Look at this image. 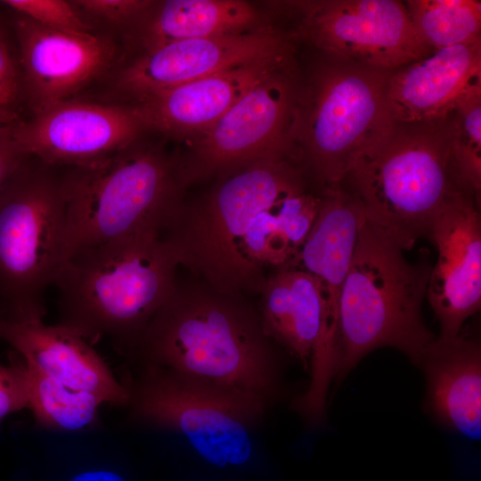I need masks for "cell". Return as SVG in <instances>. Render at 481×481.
I'll list each match as a JSON object with an SVG mask.
<instances>
[{
	"label": "cell",
	"instance_id": "6da1fadb",
	"mask_svg": "<svg viewBox=\"0 0 481 481\" xmlns=\"http://www.w3.org/2000/svg\"><path fill=\"white\" fill-rule=\"evenodd\" d=\"M240 294L179 284L134 354L144 363L257 397L276 391L277 363L261 320Z\"/></svg>",
	"mask_w": 481,
	"mask_h": 481
},
{
	"label": "cell",
	"instance_id": "7a4b0ae2",
	"mask_svg": "<svg viewBox=\"0 0 481 481\" xmlns=\"http://www.w3.org/2000/svg\"><path fill=\"white\" fill-rule=\"evenodd\" d=\"M178 251L165 232L148 229L72 252L54 283L59 323L92 346L109 338L134 354L148 323L174 292Z\"/></svg>",
	"mask_w": 481,
	"mask_h": 481
},
{
	"label": "cell",
	"instance_id": "3957f363",
	"mask_svg": "<svg viewBox=\"0 0 481 481\" xmlns=\"http://www.w3.org/2000/svg\"><path fill=\"white\" fill-rule=\"evenodd\" d=\"M431 268L427 254L409 262L363 219L339 298L337 378L382 346L403 352L420 366L436 339L422 315Z\"/></svg>",
	"mask_w": 481,
	"mask_h": 481
},
{
	"label": "cell",
	"instance_id": "277c9868",
	"mask_svg": "<svg viewBox=\"0 0 481 481\" xmlns=\"http://www.w3.org/2000/svg\"><path fill=\"white\" fill-rule=\"evenodd\" d=\"M389 73L322 53L301 76L289 156L321 189L344 181L393 125L386 103Z\"/></svg>",
	"mask_w": 481,
	"mask_h": 481
},
{
	"label": "cell",
	"instance_id": "5b68a950",
	"mask_svg": "<svg viewBox=\"0 0 481 481\" xmlns=\"http://www.w3.org/2000/svg\"><path fill=\"white\" fill-rule=\"evenodd\" d=\"M185 188L180 157L139 140L98 164L68 168V257L141 231L166 232L184 205Z\"/></svg>",
	"mask_w": 481,
	"mask_h": 481
},
{
	"label": "cell",
	"instance_id": "8992f818",
	"mask_svg": "<svg viewBox=\"0 0 481 481\" xmlns=\"http://www.w3.org/2000/svg\"><path fill=\"white\" fill-rule=\"evenodd\" d=\"M364 219L403 251L427 237L444 200L460 189L450 167L447 117L395 122L363 153L345 179Z\"/></svg>",
	"mask_w": 481,
	"mask_h": 481
},
{
	"label": "cell",
	"instance_id": "52a82bcc",
	"mask_svg": "<svg viewBox=\"0 0 481 481\" xmlns=\"http://www.w3.org/2000/svg\"><path fill=\"white\" fill-rule=\"evenodd\" d=\"M215 187L198 203L184 205L166 234L180 265L213 289L239 294V254L264 212L308 185L303 168L287 157H265L220 173ZM241 295V294H240Z\"/></svg>",
	"mask_w": 481,
	"mask_h": 481
},
{
	"label": "cell",
	"instance_id": "ba28073f",
	"mask_svg": "<svg viewBox=\"0 0 481 481\" xmlns=\"http://www.w3.org/2000/svg\"><path fill=\"white\" fill-rule=\"evenodd\" d=\"M63 173L27 157L0 192V306L43 319L67 260Z\"/></svg>",
	"mask_w": 481,
	"mask_h": 481
},
{
	"label": "cell",
	"instance_id": "9c48e42d",
	"mask_svg": "<svg viewBox=\"0 0 481 481\" xmlns=\"http://www.w3.org/2000/svg\"><path fill=\"white\" fill-rule=\"evenodd\" d=\"M125 386L135 420L182 434L217 467L249 461V429L261 419L266 402L149 363Z\"/></svg>",
	"mask_w": 481,
	"mask_h": 481
},
{
	"label": "cell",
	"instance_id": "30bf717a",
	"mask_svg": "<svg viewBox=\"0 0 481 481\" xmlns=\"http://www.w3.org/2000/svg\"><path fill=\"white\" fill-rule=\"evenodd\" d=\"M300 79L292 59L256 81L180 158L184 186L261 158L290 159L289 139Z\"/></svg>",
	"mask_w": 481,
	"mask_h": 481
},
{
	"label": "cell",
	"instance_id": "8fae6325",
	"mask_svg": "<svg viewBox=\"0 0 481 481\" xmlns=\"http://www.w3.org/2000/svg\"><path fill=\"white\" fill-rule=\"evenodd\" d=\"M297 18L291 32L320 53L387 71L432 51L418 37L404 2L312 0L284 2Z\"/></svg>",
	"mask_w": 481,
	"mask_h": 481
},
{
	"label": "cell",
	"instance_id": "7c38bea8",
	"mask_svg": "<svg viewBox=\"0 0 481 481\" xmlns=\"http://www.w3.org/2000/svg\"><path fill=\"white\" fill-rule=\"evenodd\" d=\"M149 130L139 108L75 99L52 106L24 122L13 135L27 157L53 167L98 164L137 142Z\"/></svg>",
	"mask_w": 481,
	"mask_h": 481
},
{
	"label": "cell",
	"instance_id": "4fadbf2b",
	"mask_svg": "<svg viewBox=\"0 0 481 481\" xmlns=\"http://www.w3.org/2000/svg\"><path fill=\"white\" fill-rule=\"evenodd\" d=\"M294 37L271 26L232 35L186 39L142 52L115 78L116 89L138 101L230 69L293 55Z\"/></svg>",
	"mask_w": 481,
	"mask_h": 481
},
{
	"label": "cell",
	"instance_id": "5bb4252c",
	"mask_svg": "<svg viewBox=\"0 0 481 481\" xmlns=\"http://www.w3.org/2000/svg\"><path fill=\"white\" fill-rule=\"evenodd\" d=\"M437 250L427 299L442 340L456 338L481 306L480 202L455 190L435 215L428 235Z\"/></svg>",
	"mask_w": 481,
	"mask_h": 481
},
{
	"label": "cell",
	"instance_id": "9a60e30c",
	"mask_svg": "<svg viewBox=\"0 0 481 481\" xmlns=\"http://www.w3.org/2000/svg\"><path fill=\"white\" fill-rule=\"evenodd\" d=\"M15 31L33 114L75 99L116 57L109 37L59 31L22 16Z\"/></svg>",
	"mask_w": 481,
	"mask_h": 481
},
{
	"label": "cell",
	"instance_id": "2e32d148",
	"mask_svg": "<svg viewBox=\"0 0 481 481\" xmlns=\"http://www.w3.org/2000/svg\"><path fill=\"white\" fill-rule=\"evenodd\" d=\"M0 341L23 360L71 388L92 393L104 403L128 405L129 393L92 345L60 323L47 325L0 306Z\"/></svg>",
	"mask_w": 481,
	"mask_h": 481
},
{
	"label": "cell",
	"instance_id": "e0dca14e",
	"mask_svg": "<svg viewBox=\"0 0 481 481\" xmlns=\"http://www.w3.org/2000/svg\"><path fill=\"white\" fill-rule=\"evenodd\" d=\"M478 81L481 41L443 48L390 71L387 108L395 122L444 119Z\"/></svg>",
	"mask_w": 481,
	"mask_h": 481
},
{
	"label": "cell",
	"instance_id": "ac0fdd59",
	"mask_svg": "<svg viewBox=\"0 0 481 481\" xmlns=\"http://www.w3.org/2000/svg\"><path fill=\"white\" fill-rule=\"evenodd\" d=\"M293 59L244 65L136 101L149 129L167 135L200 136L262 76Z\"/></svg>",
	"mask_w": 481,
	"mask_h": 481
},
{
	"label": "cell",
	"instance_id": "d6986e66",
	"mask_svg": "<svg viewBox=\"0 0 481 481\" xmlns=\"http://www.w3.org/2000/svg\"><path fill=\"white\" fill-rule=\"evenodd\" d=\"M427 379V404L447 427L474 440L481 435V346L462 331L436 339L419 366Z\"/></svg>",
	"mask_w": 481,
	"mask_h": 481
},
{
	"label": "cell",
	"instance_id": "ffe728a7",
	"mask_svg": "<svg viewBox=\"0 0 481 481\" xmlns=\"http://www.w3.org/2000/svg\"><path fill=\"white\" fill-rule=\"evenodd\" d=\"M260 18L240 0H168L153 3L128 34L143 52L186 39L239 34L257 29Z\"/></svg>",
	"mask_w": 481,
	"mask_h": 481
},
{
	"label": "cell",
	"instance_id": "44dd1931",
	"mask_svg": "<svg viewBox=\"0 0 481 481\" xmlns=\"http://www.w3.org/2000/svg\"><path fill=\"white\" fill-rule=\"evenodd\" d=\"M25 363L29 380V409L37 427L78 431L98 422L99 408L104 404L101 398L71 388L36 366Z\"/></svg>",
	"mask_w": 481,
	"mask_h": 481
},
{
	"label": "cell",
	"instance_id": "7402d4cb",
	"mask_svg": "<svg viewBox=\"0 0 481 481\" xmlns=\"http://www.w3.org/2000/svg\"><path fill=\"white\" fill-rule=\"evenodd\" d=\"M412 24L432 52L481 41V2L477 0H408Z\"/></svg>",
	"mask_w": 481,
	"mask_h": 481
},
{
	"label": "cell",
	"instance_id": "603a6c76",
	"mask_svg": "<svg viewBox=\"0 0 481 481\" xmlns=\"http://www.w3.org/2000/svg\"><path fill=\"white\" fill-rule=\"evenodd\" d=\"M450 167L456 185L480 202L481 81L475 83L447 116Z\"/></svg>",
	"mask_w": 481,
	"mask_h": 481
},
{
	"label": "cell",
	"instance_id": "cb8c5ba5",
	"mask_svg": "<svg viewBox=\"0 0 481 481\" xmlns=\"http://www.w3.org/2000/svg\"><path fill=\"white\" fill-rule=\"evenodd\" d=\"M3 3L44 27L73 34H90L92 27L72 4L63 0H4Z\"/></svg>",
	"mask_w": 481,
	"mask_h": 481
},
{
	"label": "cell",
	"instance_id": "d4e9b609",
	"mask_svg": "<svg viewBox=\"0 0 481 481\" xmlns=\"http://www.w3.org/2000/svg\"><path fill=\"white\" fill-rule=\"evenodd\" d=\"M72 4L85 17L93 18L129 34L152 6L145 0H77Z\"/></svg>",
	"mask_w": 481,
	"mask_h": 481
},
{
	"label": "cell",
	"instance_id": "484cf974",
	"mask_svg": "<svg viewBox=\"0 0 481 481\" xmlns=\"http://www.w3.org/2000/svg\"><path fill=\"white\" fill-rule=\"evenodd\" d=\"M11 361L7 366L0 365V421L29 408V380L26 363L17 353Z\"/></svg>",
	"mask_w": 481,
	"mask_h": 481
},
{
	"label": "cell",
	"instance_id": "4316f807",
	"mask_svg": "<svg viewBox=\"0 0 481 481\" xmlns=\"http://www.w3.org/2000/svg\"><path fill=\"white\" fill-rule=\"evenodd\" d=\"M19 75L7 46L0 38V125L17 122Z\"/></svg>",
	"mask_w": 481,
	"mask_h": 481
},
{
	"label": "cell",
	"instance_id": "83f0119b",
	"mask_svg": "<svg viewBox=\"0 0 481 481\" xmlns=\"http://www.w3.org/2000/svg\"><path fill=\"white\" fill-rule=\"evenodd\" d=\"M15 123L0 125V192L27 158L14 138Z\"/></svg>",
	"mask_w": 481,
	"mask_h": 481
},
{
	"label": "cell",
	"instance_id": "f1b7e54d",
	"mask_svg": "<svg viewBox=\"0 0 481 481\" xmlns=\"http://www.w3.org/2000/svg\"><path fill=\"white\" fill-rule=\"evenodd\" d=\"M69 481H126L119 473L108 469H93L74 475Z\"/></svg>",
	"mask_w": 481,
	"mask_h": 481
},
{
	"label": "cell",
	"instance_id": "f546056e",
	"mask_svg": "<svg viewBox=\"0 0 481 481\" xmlns=\"http://www.w3.org/2000/svg\"><path fill=\"white\" fill-rule=\"evenodd\" d=\"M0 38H1V37H0Z\"/></svg>",
	"mask_w": 481,
	"mask_h": 481
}]
</instances>
